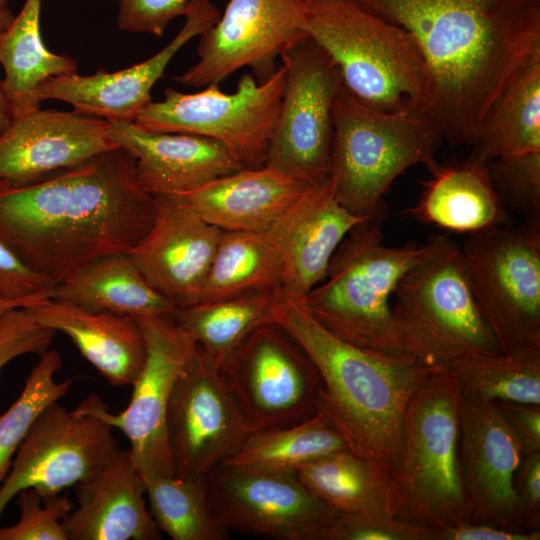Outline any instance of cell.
Listing matches in <instances>:
<instances>
[{
	"label": "cell",
	"mask_w": 540,
	"mask_h": 540,
	"mask_svg": "<svg viewBox=\"0 0 540 540\" xmlns=\"http://www.w3.org/2000/svg\"><path fill=\"white\" fill-rule=\"evenodd\" d=\"M401 27L428 73L424 113L444 140L473 145L503 88L540 55V0H353Z\"/></svg>",
	"instance_id": "cell-1"
},
{
	"label": "cell",
	"mask_w": 540,
	"mask_h": 540,
	"mask_svg": "<svg viewBox=\"0 0 540 540\" xmlns=\"http://www.w3.org/2000/svg\"><path fill=\"white\" fill-rule=\"evenodd\" d=\"M154 215L155 197L121 148L28 184L0 182V240L54 285L97 259L128 253Z\"/></svg>",
	"instance_id": "cell-2"
},
{
	"label": "cell",
	"mask_w": 540,
	"mask_h": 540,
	"mask_svg": "<svg viewBox=\"0 0 540 540\" xmlns=\"http://www.w3.org/2000/svg\"><path fill=\"white\" fill-rule=\"evenodd\" d=\"M276 324L320 374L317 413L340 433L352 453L390 475L398 460L407 406L439 366L409 354L352 345L320 325L302 300L283 296Z\"/></svg>",
	"instance_id": "cell-3"
},
{
	"label": "cell",
	"mask_w": 540,
	"mask_h": 540,
	"mask_svg": "<svg viewBox=\"0 0 540 540\" xmlns=\"http://www.w3.org/2000/svg\"><path fill=\"white\" fill-rule=\"evenodd\" d=\"M461 396L447 367H438L412 396L390 474L392 517L432 531L470 523L459 456Z\"/></svg>",
	"instance_id": "cell-4"
},
{
	"label": "cell",
	"mask_w": 540,
	"mask_h": 540,
	"mask_svg": "<svg viewBox=\"0 0 540 540\" xmlns=\"http://www.w3.org/2000/svg\"><path fill=\"white\" fill-rule=\"evenodd\" d=\"M329 178L338 202L369 220L385 219L383 197L406 169L436 162L444 141L420 109L393 112L370 108L342 86L332 112Z\"/></svg>",
	"instance_id": "cell-5"
},
{
	"label": "cell",
	"mask_w": 540,
	"mask_h": 540,
	"mask_svg": "<svg viewBox=\"0 0 540 540\" xmlns=\"http://www.w3.org/2000/svg\"><path fill=\"white\" fill-rule=\"evenodd\" d=\"M383 222L365 220L355 226L332 256L324 280L302 302L320 325L352 345L408 354L390 302L397 282L420 258L424 244H384Z\"/></svg>",
	"instance_id": "cell-6"
},
{
	"label": "cell",
	"mask_w": 540,
	"mask_h": 540,
	"mask_svg": "<svg viewBox=\"0 0 540 540\" xmlns=\"http://www.w3.org/2000/svg\"><path fill=\"white\" fill-rule=\"evenodd\" d=\"M304 30L330 56L344 88L358 101L385 112L424 111L428 73L404 29L353 0H309Z\"/></svg>",
	"instance_id": "cell-7"
},
{
	"label": "cell",
	"mask_w": 540,
	"mask_h": 540,
	"mask_svg": "<svg viewBox=\"0 0 540 540\" xmlns=\"http://www.w3.org/2000/svg\"><path fill=\"white\" fill-rule=\"evenodd\" d=\"M391 305L405 351L431 366L459 357L501 354L470 289L460 246L432 235L420 258L401 276Z\"/></svg>",
	"instance_id": "cell-8"
},
{
	"label": "cell",
	"mask_w": 540,
	"mask_h": 540,
	"mask_svg": "<svg viewBox=\"0 0 540 540\" xmlns=\"http://www.w3.org/2000/svg\"><path fill=\"white\" fill-rule=\"evenodd\" d=\"M460 255L501 352L540 349V222L524 220L472 233Z\"/></svg>",
	"instance_id": "cell-9"
},
{
	"label": "cell",
	"mask_w": 540,
	"mask_h": 540,
	"mask_svg": "<svg viewBox=\"0 0 540 540\" xmlns=\"http://www.w3.org/2000/svg\"><path fill=\"white\" fill-rule=\"evenodd\" d=\"M284 82L281 64L264 82L243 74L233 93H224L217 84L196 93L167 88L161 101L147 103L132 122L151 132L210 138L229 148L246 168H259L266 162Z\"/></svg>",
	"instance_id": "cell-10"
},
{
	"label": "cell",
	"mask_w": 540,
	"mask_h": 540,
	"mask_svg": "<svg viewBox=\"0 0 540 540\" xmlns=\"http://www.w3.org/2000/svg\"><path fill=\"white\" fill-rule=\"evenodd\" d=\"M280 58L285 82L265 165L316 184L330 175L332 112L343 83L333 60L309 37Z\"/></svg>",
	"instance_id": "cell-11"
},
{
	"label": "cell",
	"mask_w": 540,
	"mask_h": 540,
	"mask_svg": "<svg viewBox=\"0 0 540 540\" xmlns=\"http://www.w3.org/2000/svg\"><path fill=\"white\" fill-rule=\"evenodd\" d=\"M113 430L93 410L90 395L72 410L58 401L50 404L33 423L0 485V518L23 489L52 496L100 472L119 449Z\"/></svg>",
	"instance_id": "cell-12"
},
{
	"label": "cell",
	"mask_w": 540,
	"mask_h": 540,
	"mask_svg": "<svg viewBox=\"0 0 540 540\" xmlns=\"http://www.w3.org/2000/svg\"><path fill=\"white\" fill-rule=\"evenodd\" d=\"M144 334L146 359L134 382L128 406L119 414L90 394L93 410L128 439V449L142 480L174 476L167 437V410L175 384L195 356L198 345L172 315L135 318Z\"/></svg>",
	"instance_id": "cell-13"
},
{
	"label": "cell",
	"mask_w": 540,
	"mask_h": 540,
	"mask_svg": "<svg viewBox=\"0 0 540 540\" xmlns=\"http://www.w3.org/2000/svg\"><path fill=\"white\" fill-rule=\"evenodd\" d=\"M220 371L255 430L298 424L317 414L320 374L277 324L251 332Z\"/></svg>",
	"instance_id": "cell-14"
},
{
	"label": "cell",
	"mask_w": 540,
	"mask_h": 540,
	"mask_svg": "<svg viewBox=\"0 0 540 540\" xmlns=\"http://www.w3.org/2000/svg\"><path fill=\"white\" fill-rule=\"evenodd\" d=\"M309 0H229L218 21L199 40L198 61L174 80L187 87L219 84L248 67L258 82L278 68V56L308 37Z\"/></svg>",
	"instance_id": "cell-15"
},
{
	"label": "cell",
	"mask_w": 540,
	"mask_h": 540,
	"mask_svg": "<svg viewBox=\"0 0 540 540\" xmlns=\"http://www.w3.org/2000/svg\"><path fill=\"white\" fill-rule=\"evenodd\" d=\"M210 505L228 529L279 540H328L339 513L315 497L296 473L220 464L206 475Z\"/></svg>",
	"instance_id": "cell-16"
},
{
	"label": "cell",
	"mask_w": 540,
	"mask_h": 540,
	"mask_svg": "<svg viewBox=\"0 0 540 540\" xmlns=\"http://www.w3.org/2000/svg\"><path fill=\"white\" fill-rule=\"evenodd\" d=\"M166 427L177 477L206 476L255 431L221 371L199 347L175 384Z\"/></svg>",
	"instance_id": "cell-17"
},
{
	"label": "cell",
	"mask_w": 540,
	"mask_h": 540,
	"mask_svg": "<svg viewBox=\"0 0 540 540\" xmlns=\"http://www.w3.org/2000/svg\"><path fill=\"white\" fill-rule=\"evenodd\" d=\"M459 456L470 506V523L527 531L521 521L513 479L523 447L494 401L461 396Z\"/></svg>",
	"instance_id": "cell-18"
},
{
	"label": "cell",
	"mask_w": 540,
	"mask_h": 540,
	"mask_svg": "<svg viewBox=\"0 0 540 540\" xmlns=\"http://www.w3.org/2000/svg\"><path fill=\"white\" fill-rule=\"evenodd\" d=\"M154 197L152 226L128 254L151 286L176 308L195 304L222 230L176 195Z\"/></svg>",
	"instance_id": "cell-19"
},
{
	"label": "cell",
	"mask_w": 540,
	"mask_h": 540,
	"mask_svg": "<svg viewBox=\"0 0 540 540\" xmlns=\"http://www.w3.org/2000/svg\"><path fill=\"white\" fill-rule=\"evenodd\" d=\"M116 148L103 118L34 109L0 133V182L28 184Z\"/></svg>",
	"instance_id": "cell-20"
},
{
	"label": "cell",
	"mask_w": 540,
	"mask_h": 540,
	"mask_svg": "<svg viewBox=\"0 0 540 540\" xmlns=\"http://www.w3.org/2000/svg\"><path fill=\"white\" fill-rule=\"evenodd\" d=\"M220 14L212 0H190L181 30L150 58L115 72L99 69L92 75L74 72L52 77L39 88L37 98L40 103L48 99L66 102L74 110L107 121L132 122L152 101L151 89L176 53L213 26Z\"/></svg>",
	"instance_id": "cell-21"
},
{
	"label": "cell",
	"mask_w": 540,
	"mask_h": 540,
	"mask_svg": "<svg viewBox=\"0 0 540 540\" xmlns=\"http://www.w3.org/2000/svg\"><path fill=\"white\" fill-rule=\"evenodd\" d=\"M365 220L338 202L329 177L313 185L267 229L283 262V296L303 300L324 280L344 238Z\"/></svg>",
	"instance_id": "cell-22"
},
{
	"label": "cell",
	"mask_w": 540,
	"mask_h": 540,
	"mask_svg": "<svg viewBox=\"0 0 540 540\" xmlns=\"http://www.w3.org/2000/svg\"><path fill=\"white\" fill-rule=\"evenodd\" d=\"M114 144L135 162L140 186L153 196L190 192L244 168L225 145L186 133L144 130L130 121H108Z\"/></svg>",
	"instance_id": "cell-23"
},
{
	"label": "cell",
	"mask_w": 540,
	"mask_h": 540,
	"mask_svg": "<svg viewBox=\"0 0 540 540\" xmlns=\"http://www.w3.org/2000/svg\"><path fill=\"white\" fill-rule=\"evenodd\" d=\"M145 494L129 450L119 448L100 472L76 485L77 507L63 520L67 539H160Z\"/></svg>",
	"instance_id": "cell-24"
},
{
	"label": "cell",
	"mask_w": 540,
	"mask_h": 540,
	"mask_svg": "<svg viewBox=\"0 0 540 540\" xmlns=\"http://www.w3.org/2000/svg\"><path fill=\"white\" fill-rule=\"evenodd\" d=\"M313 185L264 165L244 168L176 196L221 230L262 232Z\"/></svg>",
	"instance_id": "cell-25"
},
{
	"label": "cell",
	"mask_w": 540,
	"mask_h": 540,
	"mask_svg": "<svg viewBox=\"0 0 540 540\" xmlns=\"http://www.w3.org/2000/svg\"><path fill=\"white\" fill-rule=\"evenodd\" d=\"M27 308L43 326L67 335L110 385L134 384L146 359L144 334L135 318L50 297Z\"/></svg>",
	"instance_id": "cell-26"
},
{
	"label": "cell",
	"mask_w": 540,
	"mask_h": 540,
	"mask_svg": "<svg viewBox=\"0 0 540 540\" xmlns=\"http://www.w3.org/2000/svg\"><path fill=\"white\" fill-rule=\"evenodd\" d=\"M431 178L424 183L418 203L409 216L453 232L476 233L503 225L504 206L489 177L487 165L467 161L460 165L428 167Z\"/></svg>",
	"instance_id": "cell-27"
},
{
	"label": "cell",
	"mask_w": 540,
	"mask_h": 540,
	"mask_svg": "<svg viewBox=\"0 0 540 540\" xmlns=\"http://www.w3.org/2000/svg\"><path fill=\"white\" fill-rule=\"evenodd\" d=\"M50 298L132 318L173 315L177 309L151 286L128 253L111 254L85 265L55 284Z\"/></svg>",
	"instance_id": "cell-28"
},
{
	"label": "cell",
	"mask_w": 540,
	"mask_h": 540,
	"mask_svg": "<svg viewBox=\"0 0 540 540\" xmlns=\"http://www.w3.org/2000/svg\"><path fill=\"white\" fill-rule=\"evenodd\" d=\"M282 299L280 288L260 290L177 308L172 317L220 370L251 332L276 324Z\"/></svg>",
	"instance_id": "cell-29"
},
{
	"label": "cell",
	"mask_w": 540,
	"mask_h": 540,
	"mask_svg": "<svg viewBox=\"0 0 540 540\" xmlns=\"http://www.w3.org/2000/svg\"><path fill=\"white\" fill-rule=\"evenodd\" d=\"M42 0H26L0 35L3 87L13 118L40 108L37 92L52 77L76 72V61L48 50L40 32Z\"/></svg>",
	"instance_id": "cell-30"
},
{
	"label": "cell",
	"mask_w": 540,
	"mask_h": 540,
	"mask_svg": "<svg viewBox=\"0 0 540 540\" xmlns=\"http://www.w3.org/2000/svg\"><path fill=\"white\" fill-rule=\"evenodd\" d=\"M468 160L540 150V55L520 68L489 108Z\"/></svg>",
	"instance_id": "cell-31"
},
{
	"label": "cell",
	"mask_w": 540,
	"mask_h": 540,
	"mask_svg": "<svg viewBox=\"0 0 540 540\" xmlns=\"http://www.w3.org/2000/svg\"><path fill=\"white\" fill-rule=\"evenodd\" d=\"M296 474L315 497L336 513L390 515V475L349 449L306 463Z\"/></svg>",
	"instance_id": "cell-32"
},
{
	"label": "cell",
	"mask_w": 540,
	"mask_h": 540,
	"mask_svg": "<svg viewBox=\"0 0 540 540\" xmlns=\"http://www.w3.org/2000/svg\"><path fill=\"white\" fill-rule=\"evenodd\" d=\"M283 262L268 230L224 231L196 303L281 289ZM195 303V304H196Z\"/></svg>",
	"instance_id": "cell-33"
},
{
	"label": "cell",
	"mask_w": 540,
	"mask_h": 540,
	"mask_svg": "<svg viewBox=\"0 0 540 540\" xmlns=\"http://www.w3.org/2000/svg\"><path fill=\"white\" fill-rule=\"evenodd\" d=\"M348 449L344 438L319 413L294 425L253 431L222 464L274 473H296L315 459Z\"/></svg>",
	"instance_id": "cell-34"
},
{
	"label": "cell",
	"mask_w": 540,
	"mask_h": 540,
	"mask_svg": "<svg viewBox=\"0 0 540 540\" xmlns=\"http://www.w3.org/2000/svg\"><path fill=\"white\" fill-rule=\"evenodd\" d=\"M462 396L540 405V349L508 354H473L452 360Z\"/></svg>",
	"instance_id": "cell-35"
},
{
	"label": "cell",
	"mask_w": 540,
	"mask_h": 540,
	"mask_svg": "<svg viewBox=\"0 0 540 540\" xmlns=\"http://www.w3.org/2000/svg\"><path fill=\"white\" fill-rule=\"evenodd\" d=\"M143 481L152 517L173 540L229 538V529L212 511L206 476H154Z\"/></svg>",
	"instance_id": "cell-36"
},
{
	"label": "cell",
	"mask_w": 540,
	"mask_h": 540,
	"mask_svg": "<svg viewBox=\"0 0 540 540\" xmlns=\"http://www.w3.org/2000/svg\"><path fill=\"white\" fill-rule=\"evenodd\" d=\"M28 375L15 402L0 415V485L13 458L38 416L52 403L68 394L74 377L61 382L55 374L62 367L56 349L48 348Z\"/></svg>",
	"instance_id": "cell-37"
},
{
	"label": "cell",
	"mask_w": 540,
	"mask_h": 540,
	"mask_svg": "<svg viewBox=\"0 0 540 540\" xmlns=\"http://www.w3.org/2000/svg\"><path fill=\"white\" fill-rule=\"evenodd\" d=\"M487 169L502 204L540 222V150L496 158Z\"/></svg>",
	"instance_id": "cell-38"
},
{
	"label": "cell",
	"mask_w": 540,
	"mask_h": 540,
	"mask_svg": "<svg viewBox=\"0 0 540 540\" xmlns=\"http://www.w3.org/2000/svg\"><path fill=\"white\" fill-rule=\"evenodd\" d=\"M15 497L19 519L11 526L0 527V540H68L63 520L73 509V503L66 494L43 496L30 487Z\"/></svg>",
	"instance_id": "cell-39"
},
{
	"label": "cell",
	"mask_w": 540,
	"mask_h": 540,
	"mask_svg": "<svg viewBox=\"0 0 540 540\" xmlns=\"http://www.w3.org/2000/svg\"><path fill=\"white\" fill-rule=\"evenodd\" d=\"M433 534L390 515L338 514L328 540H433Z\"/></svg>",
	"instance_id": "cell-40"
},
{
	"label": "cell",
	"mask_w": 540,
	"mask_h": 540,
	"mask_svg": "<svg viewBox=\"0 0 540 540\" xmlns=\"http://www.w3.org/2000/svg\"><path fill=\"white\" fill-rule=\"evenodd\" d=\"M56 332L39 323L27 307L0 316V375L4 367L22 355L42 354Z\"/></svg>",
	"instance_id": "cell-41"
},
{
	"label": "cell",
	"mask_w": 540,
	"mask_h": 540,
	"mask_svg": "<svg viewBox=\"0 0 540 540\" xmlns=\"http://www.w3.org/2000/svg\"><path fill=\"white\" fill-rule=\"evenodd\" d=\"M122 31L161 37L172 20L183 16L190 0H113Z\"/></svg>",
	"instance_id": "cell-42"
},
{
	"label": "cell",
	"mask_w": 540,
	"mask_h": 540,
	"mask_svg": "<svg viewBox=\"0 0 540 540\" xmlns=\"http://www.w3.org/2000/svg\"><path fill=\"white\" fill-rule=\"evenodd\" d=\"M54 283L25 265L0 240V296L26 299L48 292Z\"/></svg>",
	"instance_id": "cell-43"
},
{
	"label": "cell",
	"mask_w": 540,
	"mask_h": 540,
	"mask_svg": "<svg viewBox=\"0 0 540 540\" xmlns=\"http://www.w3.org/2000/svg\"><path fill=\"white\" fill-rule=\"evenodd\" d=\"M513 486L523 526L527 531L540 530V451L524 455Z\"/></svg>",
	"instance_id": "cell-44"
},
{
	"label": "cell",
	"mask_w": 540,
	"mask_h": 540,
	"mask_svg": "<svg viewBox=\"0 0 540 540\" xmlns=\"http://www.w3.org/2000/svg\"><path fill=\"white\" fill-rule=\"evenodd\" d=\"M524 454L540 451V405L496 401Z\"/></svg>",
	"instance_id": "cell-45"
},
{
	"label": "cell",
	"mask_w": 540,
	"mask_h": 540,
	"mask_svg": "<svg viewBox=\"0 0 540 540\" xmlns=\"http://www.w3.org/2000/svg\"><path fill=\"white\" fill-rule=\"evenodd\" d=\"M540 530L511 531L490 524L467 523L435 530L433 540H539Z\"/></svg>",
	"instance_id": "cell-46"
},
{
	"label": "cell",
	"mask_w": 540,
	"mask_h": 540,
	"mask_svg": "<svg viewBox=\"0 0 540 540\" xmlns=\"http://www.w3.org/2000/svg\"><path fill=\"white\" fill-rule=\"evenodd\" d=\"M50 291L39 294L35 297L26 298V299H9L0 296V316L3 314L22 307H29L39 301H42L50 297Z\"/></svg>",
	"instance_id": "cell-47"
},
{
	"label": "cell",
	"mask_w": 540,
	"mask_h": 540,
	"mask_svg": "<svg viewBox=\"0 0 540 540\" xmlns=\"http://www.w3.org/2000/svg\"><path fill=\"white\" fill-rule=\"evenodd\" d=\"M13 114L9 105L2 79H0V133L11 123Z\"/></svg>",
	"instance_id": "cell-48"
},
{
	"label": "cell",
	"mask_w": 540,
	"mask_h": 540,
	"mask_svg": "<svg viewBox=\"0 0 540 540\" xmlns=\"http://www.w3.org/2000/svg\"><path fill=\"white\" fill-rule=\"evenodd\" d=\"M14 16L15 15L9 9L0 11V35L11 24Z\"/></svg>",
	"instance_id": "cell-49"
},
{
	"label": "cell",
	"mask_w": 540,
	"mask_h": 540,
	"mask_svg": "<svg viewBox=\"0 0 540 540\" xmlns=\"http://www.w3.org/2000/svg\"><path fill=\"white\" fill-rule=\"evenodd\" d=\"M8 3H9V0H0V11L9 9Z\"/></svg>",
	"instance_id": "cell-50"
}]
</instances>
